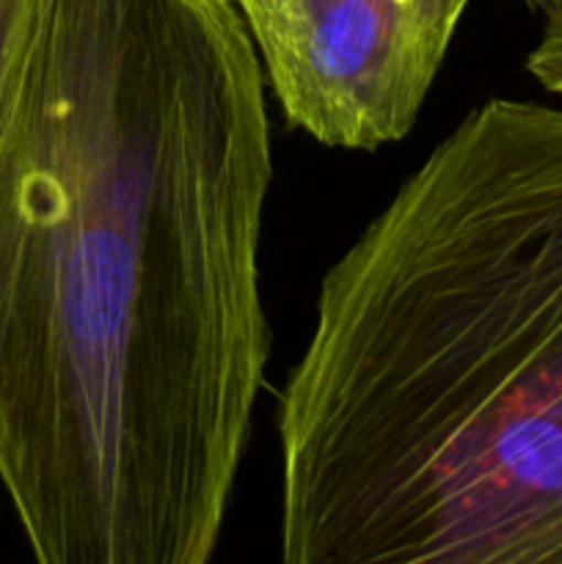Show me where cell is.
<instances>
[{"label": "cell", "mask_w": 562, "mask_h": 564, "mask_svg": "<svg viewBox=\"0 0 562 564\" xmlns=\"http://www.w3.org/2000/svg\"><path fill=\"white\" fill-rule=\"evenodd\" d=\"M231 0H36L0 105V485L33 564H209L264 389Z\"/></svg>", "instance_id": "cell-1"}, {"label": "cell", "mask_w": 562, "mask_h": 564, "mask_svg": "<svg viewBox=\"0 0 562 564\" xmlns=\"http://www.w3.org/2000/svg\"><path fill=\"white\" fill-rule=\"evenodd\" d=\"M281 564H562V108L496 97L320 281Z\"/></svg>", "instance_id": "cell-2"}, {"label": "cell", "mask_w": 562, "mask_h": 564, "mask_svg": "<svg viewBox=\"0 0 562 564\" xmlns=\"http://www.w3.org/2000/svg\"><path fill=\"white\" fill-rule=\"evenodd\" d=\"M287 124L328 149L406 138L472 0H231Z\"/></svg>", "instance_id": "cell-3"}, {"label": "cell", "mask_w": 562, "mask_h": 564, "mask_svg": "<svg viewBox=\"0 0 562 564\" xmlns=\"http://www.w3.org/2000/svg\"><path fill=\"white\" fill-rule=\"evenodd\" d=\"M545 25L540 42L527 55V72L545 88L562 94V3L543 9Z\"/></svg>", "instance_id": "cell-4"}, {"label": "cell", "mask_w": 562, "mask_h": 564, "mask_svg": "<svg viewBox=\"0 0 562 564\" xmlns=\"http://www.w3.org/2000/svg\"><path fill=\"white\" fill-rule=\"evenodd\" d=\"M33 3L36 0H0V105L31 22Z\"/></svg>", "instance_id": "cell-5"}, {"label": "cell", "mask_w": 562, "mask_h": 564, "mask_svg": "<svg viewBox=\"0 0 562 564\" xmlns=\"http://www.w3.org/2000/svg\"><path fill=\"white\" fill-rule=\"evenodd\" d=\"M554 3H562V0H534L532 9H540V11H543V9H549V6H554Z\"/></svg>", "instance_id": "cell-6"}, {"label": "cell", "mask_w": 562, "mask_h": 564, "mask_svg": "<svg viewBox=\"0 0 562 564\" xmlns=\"http://www.w3.org/2000/svg\"><path fill=\"white\" fill-rule=\"evenodd\" d=\"M523 3H529V6H532V3H534V0H523Z\"/></svg>", "instance_id": "cell-7"}]
</instances>
